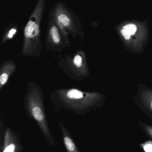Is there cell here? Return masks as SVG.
<instances>
[{"instance_id":"cell-1","label":"cell","mask_w":152,"mask_h":152,"mask_svg":"<svg viewBox=\"0 0 152 152\" xmlns=\"http://www.w3.org/2000/svg\"><path fill=\"white\" fill-rule=\"evenodd\" d=\"M45 0H37L34 9L23 29V42L21 55L24 57H40L43 50L41 22L46 9Z\"/></svg>"},{"instance_id":"cell-2","label":"cell","mask_w":152,"mask_h":152,"mask_svg":"<svg viewBox=\"0 0 152 152\" xmlns=\"http://www.w3.org/2000/svg\"><path fill=\"white\" fill-rule=\"evenodd\" d=\"M49 16L74 39L79 38L84 40L85 34L80 19L65 3L62 1L57 2L50 10Z\"/></svg>"},{"instance_id":"cell-3","label":"cell","mask_w":152,"mask_h":152,"mask_svg":"<svg viewBox=\"0 0 152 152\" xmlns=\"http://www.w3.org/2000/svg\"><path fill=\"white\" fill-rule=\"evenodd\" d=\"M57 65L65 74L74 80L82 81L89 76L86 53L83 50L61 56Z\"/></svg>"},{"instance_id":"cell-4","label":"cell","mask_w":152,"mask_h":152,"mask_svg":"<svg viewBox=\"0 0 152 152\" xmlns=\"http://www.w3.org/2000/svg\"><path fill=\"white\" fill-rule=\"evenodd\" d=\"M52 99L70 104H83L86 106H99L101 97L96 93L85 92L76 88L55 90L51 95Z\"/></svg>"},{"instance_id":"cell-5","label":"cell","mask_w":152,"mask_h":152,"mask_svg":"<svg viewBox=\"0 0 152 152\" xmlns=\"http://www.w3.org/2000/svg\"><path fill=\"white\" fill-rule=\"evenodd\" d=\"M69 35L48 16L44 43L46 50L61 52L65 49L71 48L72 45Z\"/></svg>"},{"instance_id":"cell-6","label":"cell","mask_w":152,"mask_h":152,"mask_svg":"<svg viewBox=\"0 0 152 152\" xmlns=\"http://www.w3.org/2000/svg\"><path fill=\"white\" fill-rule=\"evenodd\" d=\"M17 65L12 59H7L0 65V90L7 84L11 76L15 73Z\"/></svg>"},{"instance_id":"cell-7","label":"cell","mask_w":152,"mask_h":152,"mask_svg":"<svg viewBox=\"0 0 152 152\" xmlns=\"http://www.w3.org/2000/svg\"><path fill=\"white\" fill-rule=\"evenodd\" d=\"M18 31V26L15 23H11L6 27L1 35V44H4L14 39Z\"/></svg>"},{"instance_id":"cell-8","label":"cell","mask_w":152,"mask_h":152,"mask_svg":"<svg viewBox=\"0 0 152 152\" xmlns=\"http://www.w3.org/2000/svg\"><path fill=\"white\" fill-rule=\"evenodd\" d=\"M137 105L140 110L152 121V97L137 100Z\"/></svg>"},{"instance_id":"cell-9","label":"cell","mask_w":152,"mask_h":152,"mask_svg":"<svg viewBox=\"0 0 152 152\" xmlns=\"http://www.w3.org/2000/svg\"><path fill=\"white\" fill-rule=\"evenodd\" d=\"M138 123L142 131L147 137L152 140V125L148 124L142 121H139Z\"/></svg>"},{"instance_id":"cell-10","label":"cell","mask_w":152,"mask_h":152,"mask_svg":"<svg viewBox=\"0 0 152 152\" xmlns=\"http://www.w3.org/2000/svg\"><path fill=\"white\" fill-rule=\"evenodd\" d=\"M64 142L68 152H77L74 143L69 137H65Z\"/></svg>"},{"instance_id":"cell-11","label":"cell","mask_w":152,"mask_h":152,"mask_svg":"<svg viewBox=\"0 0 152 152\" xmlns=\"http://www.w3.org/2000/svg\"><path fill=\"white\" fill-rule=\"evenodd\" d=\"M140 148L145 152H152V140H147L139 144Z\"/></svg>"},{"instance_id":"cell-12","label":"cell","mask_w":152,"mask_h":152,"mask_svg":"<svg viewBox=\"0 0 152 152\" xmlns=\"http://www.w3.org/2000/svg\"><path fill=\"white\" fill-rule=\"evenodd\" d=\"M123 29L126 30L131 35H134L137 31V27L133 24H129L124 26Z\"/></svg>"},{"instance_id":"cell-13","label":"cell","mask_w":152,"mask_h":152,"mask_svg":"<svg viewBox=\"0 0 152 152\" xmlns=\"http://www.w3.org/2000/svg\"><path fill=\"white\" fill-rule=\"evenodd\" d=\"M121 34L124 37L126 40H129L131 38V35L126 30L122 29L121 31Z\"/></svg>"},{"instance_id":"cell-14","label":"cell","mask_w":152,"mask_h":152,"mask_svg":"<svg viewBox=\"0 0 152 152\" xmlns=\"http://www.w3.org/2000/svg\"><path fill=\"white\" fill-rule=\"evenodd\" d=\"M15 149V145L14 144H11L7 147L3 152H14Z\"/></svg>"}]
</instances>
